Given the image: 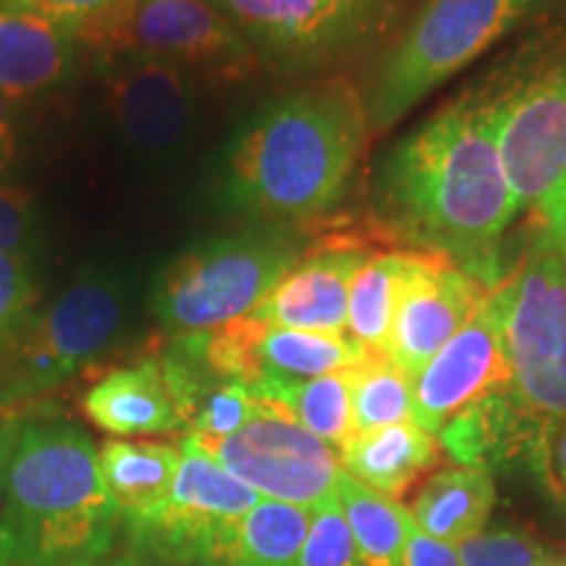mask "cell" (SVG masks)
<instances>
[{
  "label": "cell",
  "mask_w": 566,
  "mask_h": 566,
  "mask_svg": "<svg viewBox=\"0 0 566 566\" xmlns=\"http://www.w3.org/2000/svg\"><path fill=\"white\" fill-rule=\"evenodd\" d=\"M384 208L417 252L499 286L501 237L520 210L495 145L493 101L464 97L401 142L386 163Z\"/></svg>",
  "instance_id": "1"
},
{
  "label": "cell",
  "mask_w": 566,
  "mask_h": 566,
  "mask_svg": "<svg viewBox=\"0 0 566 566\" xmlns=\"http://www.w3.org/2000/svg\"><path fill=\"white\" fill-rule=\"evenodd\" d=\"M367 129L365 103L346 82L281 97L231 147L226 205L275 221L321 216L349 184Z\"/></svg>",
  "instance_id": "2"
},
{
  "label": "cell",
  "mask_w": 566,
  "mask_h": 566,
  "mask_svg": "<svg viewBox=\"0 0 566 566\" xmlns=\"http://www.w3.org/2000/svg\"><path fill=\"white\" fill-rule=\"evenodd\" d=\"M0 499V566H92L122 525L101 449L71 422H21Z\"/></svg>",
  "instance_id": "3"
},
{
  "label": "cell",
  "mask_w": 566,
  "mask_h": 566,
  "mask_svg": "<svg viewBox=\"0 0 566 566\" xmlns=\"http://www.w3.org/2000/svg\"><path fill=\"white\" fill-rule=\"evenodd\" d=\"M302 258L289 229H244L179 254L158 275L153 315L174 338L208 334L250 315Z\"/></svg>",
  "instance_id": "4"
},
{
  "label": "cell",
  "mask_w": 566,
  "mask_h": 566,
  "mask_svg": "<svg viewBox=\"0 0 566 566\" xmlns=\"http://www.w3.org/2000/svg\"><path fill=\"white\" fill-rule=\"evenodd\" d=\"M543 0H428L386 55L367 95V126L384 132L541 9Z\"/></svg>",
  "instance_id": "5"
},
{
  "label": "cell",
  "mask_w": 566,
  "mask_h": 566,
  "mask_svg": "<svg viewBox=\"0 0 566 566\" xmlns=\"http://www.w3.org/2000/svg\"><path fill=\"white\" fill-rule=\"evenodd\" d=\"M126 315V286L116 273L76 275L21 331L0 365V407L21 405L69 384L116 342Z\"/></svg>",
  "instance_id": "6"
},
{
  "label": "cell",
  "mask_w": 566,
  "mask_h": 566,
  "mask_svg": "<svg viewBox=\"0 0 566 566\" xmlns=\"http://www.w3.org/2000/svg\"><path fill=\"white\" fill-rule=\"evenodd\" d=\"M506 354L512 394L543 422L566 417V242L535 226L520 271L509 275Z\"/></svg>",
  "instance_id": "7"
},
{
  "label": "cell",
  "mask_w": 566,
  "mask_h": 566,
  "mask_svg": "<svg viewBox=\"0 0 566 566\" xmlns=\"http://www.w3.org/2000/svg\"><path fill=\"white\" fill-rule=\"evenodd\" d=\"M179 451L168 499L124 525L142 554L179 566H221L242 516L263 499L192 438H184Z\"/></svg>",
  "instance_id": "8"
},
{
  "label": "cell",
  "mask_w": 566,
  "mask_h": 566,
  "mask_svg": "<svg viewBox=\"0 0 566 566\" xmlns=\"http://www.w3.org/2000/svg\"><path fill=\"white\" fill-rule=\"evenodd\" d=\"M192 441L250 485L260 499L307 512H317L336 499L338 478L344 472L342 457H336L334 446L304 430L283 409L258 405L237 433Z\"/></svg>",
  "instance_id": "9"
},
{
  "label": "cell",
  "mask_w": 566,
  "mask_h": 566,
  "mask_svg": "<svg viewBox=\"0 0 566 566\" xmlns=\"http://www.w3.org/2000/svg\"><path fill=\"white\" fill-rule=\"evenodd\" d=\"M84 42L212 74H242L254 61L250 40L205 0H126L122 13Z\"/></svg>",
  "instance_id": "10"
},
{
  "label": "cell",
  "mask_w": 566,
  "mask_h": 566,
  "mask_svg": "<svg viewBox=\"0 0 566 566\" xmlns=\"http://www.w3.org/2000/svg\"><path fill=\"white\" fill-rule=\"evenodd\" d=\"M495 145L516 210H537L566 174V59L493 101Z\"/></svg>",
  "instance_id": "11"
},
{
  "label": "cell",
  "mask_w": 566,
  "mask_h": 566,
  "mask_svg": "<svg viewBox=\"0 0 566 566\" xmlns=\"http://www.w3.org/2000/svg\"><path fill=\"white\" fill-rule=\"evenodd\" d=\"M512 283L501 281L459 334L415 375L412 417L428 433L475 405L483 396L512 386L506 354V315Z\"/></svg>",
  "instance_id": "12"
},
{
  "label": "cell",
  "mask_w": 566,
  "mask_h": 566,
  "mask_svg": "<svg viewBox=\"0 0 566 566\" xmlns=\"http://www.w3.org/2000/svg\"><path fill=\"white\" fill-rule=\"evenodd\" d=\"M105 108L118 137L142 155H168L197 122V82L187 69L139 53H108Z\"/></svg>",
  "instance_id": "13"
},
{
  "label": "cell",
  "mask_w": 566,
  "mask_h": 566,
  "mask_svg": "<svg viewBox=\"0 0 566 566\" xmlns=\"http://www.w3.org/2000/svg\"><path fill=\"white\" fill-rule=\"evenodd\" d=\"M488 294L485 283L422 252L396 304L386 357L415 378L472 321Z\"/></svg>",
  "instance_id": "14"
},
{
  "label": "cell",
  "mask_w": 566,
  "mask_h": 566,
  "mask_svg": "<svg viewBox=\"0 0 566 566\" xmlns=\"http://www.w3.org/2000/svg\"><path fill=\"white\" fill-rule=\"evenodd\" d=\"M365 260L367 252L357 247L310 254L275 283L250 315L275 328L342 336L346 334L352 281Z\"/></svg>",
  "instance_id": "15"
},
{
  "label": "cell",
  "mask_w": 566,
  "mask_h": 566,
  "mask_svg": "<svg viewBox=\"0 0 566 566\" xmlns=\"http://www.w3.org/2000/svg\"><path fill=\"white\" fill-rule=\"evenodd\" d=\"M546 424L516 399L509 386L462 409L438 430V436L454 462L485 472L522 457L537 462Z\"/></svg>",
  "instance_id": "16"
},
{
  "label": "cell",
  "mask_w": 566,
  "mask_h": 566,
  "mask_svg": "<svg viewBox=\"0 0 566 566\" xmlns=\"http://www.w3.org/2000/svg\"><path fill=\"white\" fill-rule=\"evenodd\" d=\"M80 38L66 27L0 6V92L11 101L59 90L74 76Z\"/></svg>",
  "instance_id": "17"
},
{
  "label": "cell",
  "mask_w": 566,
  "mask_h": 566,
  "mask_svg": "<svg viewBox=\"0 0 566 566\" xmlns=\"http://www.w3.org/2000/svg\"><path fill=\"white\" fill-rule=\"evenodd\" d=\"M84 415L116 438L163 436L184 430V420L158 359L118 367L84 394Z\"/></svg>",
  "instance_id": "18"
},
{
  "label": "cell",
  "mask_w": 566,
  "mask_h": 566,
  "mask_svg": "<svg viewBox=\"0 0 566 566\" xmlns=\"http://www.w3.org/2000/svg\"><path fill=\"white\" fill-rule=\"evenodd\" d=\"M375 352H367L346 334H307V331L275 328L252 315L250 336V380H310L363 365Z\"/></svg>",
  "instance_id": "19"
},
{
  "label": "cell",
  "mask_w": 566,
  "mask_h": 566,
  "mask_svg": "<svg viewBox=\"0 0 566 566\" xmlns=\"http://www.w3.org/2000/svg\"><path fill=\"white\" fill-rule=\"evenodd\" d=\"M441 457V443L415 420L388 428L354 433L342 446V467L346 475L396 499L430 470Z\"/></svg>",
  "instance_id": "20"
},
{
  "label": "cell",
  "mask_w": 566,
  "mask_h": 566,
  "mask_svg": "<svg viewBox=\"0 0 566 566\" xmlns=\"http://www.w3.org/2000/svg\"><path fill=\"white\" fill-rule=\"evenodd\" d=\"M179 457V446L158 441L113 438L101 446V472L122 522L150 514L168 499Z\"/></svg>",
  "instance_id": "21"
},
{
  "label": "cell",
  "mask_w": 566,
  "mask_h": 566,
  "mask_svg": "<svg viewBox=\"0 0 566 566\" xmlns=\"http://www.w3.org/2000/svg\"><path fill=\"white\" fill-rule=\"evenodd\" d=\"M495 504V485L488 472L459 467L438 472L422 485L412 506V522L424 535L457 546L483 533Z\"/></svg>",
  "instance_id": "22"
},
{
  "label": "cell",
  "mask_w": 566,
  "mask_h": 566,
  "mask_svg": "<svg viewBox=\"0 0 566 566\" xmlns=\"http://www.w3.org/2000/svg\"><path fill=\"white\" fill-rule=\"evenodd\" d=\"M250 391L258 405L283 409L325 443L342 449L354 436L352 367L310 380H265Z\"/></svg>",
  "instance_id": "23"
},
{
  "label": "cell",
  "mask_w": 566,
  "mask_h": 566,
  "mask_svg": "<svg viewBox=\"0 0 566 566\" xmlns=\"http://www.w3.org/2000/svg\"><path fill=\"white\" fill-rule=\"evenodd\" d=\"M239 32L275 48H313L331 38L354 0H218Z\"/></svg>",
  "instance_id": "24"
},
{
  "label": "cell",
  "mask_w": 566,
  "mask_h": 566,
  "mask_svg": "<svg viewBox=\"0 0 566 566\" xmlns=\"http://www.w3.org/2000/svg\"><path fill=\"white\" fill-rule=\"evenodd\" d=\"M420 258L422 252L417 250H396L365 260L349 289L346 336L367 352L386 354L396 304Z\"/></svg>",
  "instance_id": "25"
},
{
  "label": "cell",
  "mask_w": 566,
  "mask_h": 566,
  "mask_svg": "<svg viewBox=\"0 0 566 566\" xmlns=\"http://www.w3.org/2000/svg\"><path fill=\"white\" fill-rule=\"evenodd\" d=\"M336 499L352 530L359 566H401L407 535L415 525L412 514L346 472L338 478Z\"/></svg>",
  "instance_id": "26"
},
{
  "label": "cell",
  "mask_w": 566,
  "mask_h": 566,
  "mask_svg": "<svg viewBox=\"0 0 566 566\" xmlns=\"http://www.w3.org/2000/svg\"><path fill=\"white\" fill-rule=\"evenodd\" d=\"M310 516L307 509L263 499L242 516L221 566H296Z\"/></svg>",
  "instance_id": "27"
},
{
  "label": "cell",
  "mask_w": 566,
  "mask_h": 566,
  "mask_svg": "<svg viewBox=\"0 0 566 566\" xmlns=\"http://www.w3.org/2000/svg\"><path fill=\"white\" fill-rule=\"evenodd\" d=\"M415 378L386 354H370L363 365L352 367V420L354 433L388 428L415 420Z\"/></svg>",
  "instance_id": "28"
},
{
  "label": "cell",
  "mask_w": 566,
  "mask_h": 566,
  "mask_svg": "<svg viewBox=\"0 0 566 566\" xmlns=\"http://www.w3.org/2000/svg\"><path fill=\"white\" fill-rule=\"evenodd\" d=\"M254 409H258V401H254L250 386L239 384V380H212L189 415L187 436L205 438V441L226 438L237 433L254 415Z\"/></svg>",
  "instance_id": "29"
},
{
  "label": "cell",
  "mask_w": 566,
  "mask_h": 566,
  "mask_svg": "<svg viewBox=\"0 0 566 566\" xmlns=\"http://www.w3.org/2000/svg\"><path fill=\"white\" fill-rule=\"evenodd\" d=\"M38 304V279L30 254L0 252V354L30 325Z\"/></svg>",
  "instance_id": "30"
},
{
  "label": "cell",
  "mask_w": 566,
  "mask_h": 566,
  "mask_svg": "<svg viewBox=\"0 0 566 566\" xmlns=\"http://www.w3.org/2000/svg\"><path fill=\"white\" fill-rule=\"evenodd\" d=\"M296 566H359L357 546H354L338 499L310 516L307 537H304Z\"/></svg>",
  "instance_id": "31"
},
{
  "label": "cell",
  "mask_w": 566,
  "mask_h": 566,
  "mask_svg": "<svg viewBox=\"0 0 566 566\" xmlns=\"http://www.w3.org/2000/svg\"><path fill=\"white\" fill-rule=\"evenodd\" d=\"M3 9L24 11L66 27L84 42L122 13L126 0H0Z\"/></svg>",
  "instance_id": "32"
},
{
  "label": "cell",
  "mask_w": 566,
  "mask_h": 566,
  "mask_svg": "<svg viewBox=\"0 0 566 566\" xmlns=\"http://www.w3.org/2000/svg\"><path fill=\"white\" fill-rule=\"evenodd\" d=\"M546 558L548 551L535 537L512 530H483L459 548L462 566H541Z\"/></svg>",
  "instance_id": "33"
},
{
  "label": "cell",
  "mask_w": 566,
  "mask_h": 566,
  "mask_svg": "<svg viewBox=\"0 0 566 566\" xmlns=\"http://www.w3.org/2000/svg\"><path fill=\"white\" fill-rule=\"evenodd\" d=\"M34 229L32 200L17 187L0 184V252H19Z\"/></svg>",
  "instance_id": "34"
},
{
  "label": "cell",
  "mask_w": 566,
  "mask_h": 566,
  "mask_svg": "<svg viewBox=\"0 0 566 566\" xmlns=\"http://www.w3.org/2000/svg\"><path fill=\"white\" fill-rule=\"evenodd\" d=\"M537 464L543 467L556 493L566 501V417H558V420H551L546 424Z\"/></svg>",
  "instance_id": "35"
},
{
  "label": "cell",
  "mask_w": 566,
  "mask_h": 566,
  "mask_svg": "<svg viewBox=\"0 0 566 566\" xmlns=\"http://www.w3.org/2000/svg\"><path fill=\"white\" fill-rule=\"evenodd\" d=\"M401 566H462L459 562V551L449 543L438 541V537L424 535L420 527L412 525L407 535L405 562Z\"/></svg>",
  "instance_id": "36"
},
{
  "label": "cell",
  "mask_w": 566,
  "mask_h": 566,
  "mask_svg": "<svg viewBox=\"0 0 566 566\" xmlns=\"http://www.w3.org/2000/svg\"><path fill=\"white\" fill-rule=\"evenodd\" d=\"M533 216H535V223L541 226V229L556 233L558 239H564L566 242V174H564V179L558 181V187L554 189V192H551L548 200L543 202L537 210H533Z\"/></svg>",
  "instance_id": "37"
},
{
  "label": "cell",
  "mask_w": 566,
  "mask_h": 566,
  "mask_svg": "<svg viewBox=\"0 0 566 566\" xmlns=\"http://www.w3.org/2000/svg\"><path fill=\"white\" fill-rule=\"evenodd\" d=\"M13 101L0 92V171L9 168L17 153V122H13Z\"/></svg>",
  "instance_id": "38"
},
{
  "label": "cell",
  "mask_w": 566,
  "mask_h": 566,
  "mask_svg": "<svg viewBox=\"0 0 566 566\" xmlns=\"http://www.w3.org/2000/svg\"><path fill=\"white\" fill-rule=\"evenodd\" d=\"M21 430L19 420H0V491H3V478L6 467H9V457L13 451V443H17Z\"/></svg>",
  "instance_id": "39"
},
{
  "label": "cell",
  "mask_w": 566,
  "mask_h": 566,
  "mask_svg": "<svg viewBox=\"0 0 566 566\" xmlns=\"http://www.w3.org/2000/svg\"><path fill=\"white\" fill-rule=\"evenodd\" d=\"M92 566H132V564H126V562H97Z\"/></svg>",
  "instance_id": "40"
},
{
  "label": "cell",
  "mask_w": 566,
  "mask_h": 566,
  "mask_svg": "<svg viewBox=\"0 0 566 566\" xmlns=\"http://www.w3.org/2000/svg\"><path fill=\"white\" fill-rule=\"evenodd\" d=\"M541 566H566V562H551V564H541Z\"/></svg>",
  "instance_id": "41"
}]
</instances>
